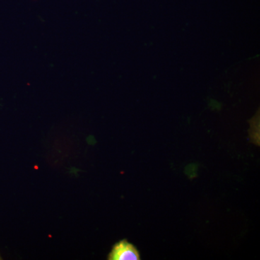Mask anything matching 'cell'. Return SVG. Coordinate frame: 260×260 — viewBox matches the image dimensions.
Segmentation results:
<instances>
[{
  "label": "cell",
  "instance_id": "6da1fadb",
  "mask_svg": "<svg viewBox=\"0 0 260 260\" xmlns=\"http://www.w3.org/2000/svg\"><path fill=\"white\" fill-rule=\"evenodd\" d=\"M139 251L133 244L126 240H121L112 248L108 259L109 260H140Z\"/></svg>",
  "mask_w": 260,
  "mask_h": 260
}]
</instances>
